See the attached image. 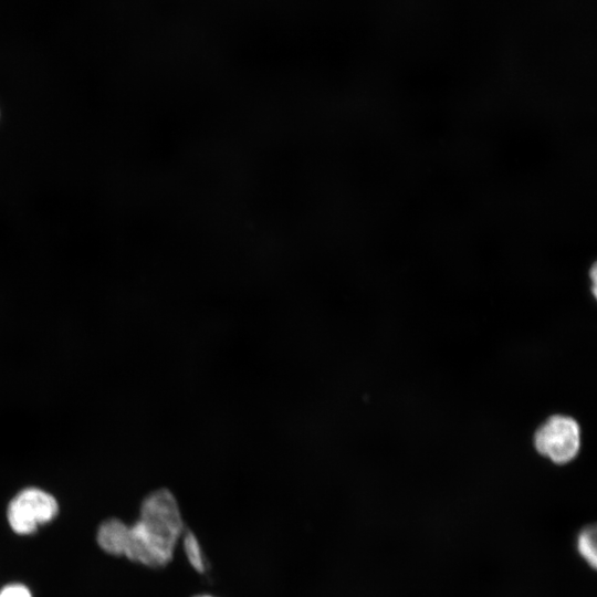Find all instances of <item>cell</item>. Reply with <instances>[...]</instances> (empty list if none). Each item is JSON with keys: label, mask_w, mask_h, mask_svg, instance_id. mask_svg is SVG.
<instances>
[{"label": "cell", "mask_w": 597, "mask_h": 597, "mask_svg": "<svg viewBox=\"0 0 597 597\" xmlns=\"http://www.w3.org/2000/svg\"><path fill=\"white\" fill-rule=\"evenodd\" d=\"M195 597H214V596H211V595H208V594H202V595H197Z\"/></svg>", "instance_id": "52a82bcc"}, {"label": "cell", "mask_w": 597, "mask_h": 597, "mask_svg": "<svg viewBox=\"0 0 597 597\" xmlns=\"http://www.w3.org/2000/svg\"><path fill=\"white\" fill-rule=\"evenodd\" d=\"M0 597H33V595L27 585L9 583L0 588Z\"/></svg>", "instance_id": "8992f818"}, {"label": "cell", "mask_w": 597, "mask_h": 597, "mask_svg": "<svg viewBox=\"0 0 597 597\" xmlns=\"http://www.w3.org/2000/svg\"><path fill=\"white\" fill-rule=\"evenodd\" d=\"M534 446L538 453L555 463L572 461L580 447L579 426L570 417L555 415L543 422L535 432Z\"/></svg>", "instance_id": "3957f363"}, {"label": "cell", "mask_w": 597, "mask_h": 597, "mask_svg": "<svg viewBox=\"0 0 597 597\" xmlns=\"http://www.w3.org/2000/svg\"><path fill=\"white\" fill-rule=\"evenodd\" d=\"M184 531L175 496L168 490H156L143 500L138 519L125 525L121 556L147 567H164L172 559Z\"/></svg>", "instance_id": "6da1fadb"}, {"label": "cell", "mask_w": 597, "mask_h": 597, "mask_svg": "<svg viewBox=\"0 0 597 597\" xmlns=\"http://www.w3.org/2000/svg\"><path fill=\"white\" fill-rule=\"evenodd\" d=\"M182 546L191 567L200 574L207 572L208 565L197 536L191 531H184Z\"/></svg>", "instance_id": "277c9868"}, {"label": "cell", "mask_w": 597, "mask_h": 597, "mask_svg": "<svg viewBox=\"0 0 597 597\" xmlns=\"http://www.w3.org/2000/svg\"><path fill=\"white\" fill-rule=\"evenodd\" d=\"M60 511L59 502L50 492L28 486L8 503L6 516L11 531L18 535H32L51 523Z\"/></svg>", "instance_id": "7a4b0ae2"}, {"label": "cell", "mask_w": 597, "mask_h": 597, "mask_svg": "<svg viewBox=\"0 0 597 597\" xmlns=\"http://www.w3.org/2000/svg\"><path fill=\"white\" fill-rule=\"evenodd\" d=\"M577 548L579 554L586 559V562L593 568H596L597 551L595 526L587 527L580 532L577 541Z\"/></svg>", "instance_id": "5b68a950"}]
</instances>
